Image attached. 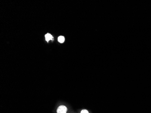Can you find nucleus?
Instances as JSON below:
<instances>
[{
  "label": "nucleus",
  "mask_w": 151,
  "mask_h": 113,
  "mask_svg": "<svg viewBox=\"0 0 151 113\" xmlns=\"http://www.w3.org/2000/svg\"><path fill=\"white\" fill-rule=\"evenodd\" d=\"M67 109L64 105H61L57 108V113H66Z\"/></svg>",
  "instance_id": "1"
},
{
  "label": "nucleus",
  "mask_w": 151,
  "mask_h": 113,
  "mask_svg": "<svg viewBox=\"0 0 151 113\" xmlns=\"http://www.w3.org/2000/svg\"><path fill=\"white\" fill-rule=\"evenodd\" d=\"M45 39L47 41H48L50 40L53 39V36H52L51 34H46L45 35Z\"/></svg>",
  "instance_id": "2"
},
{
  "label": "nucleus",
  "mask_w": 151,
  "mask_h": 113,
  "mask_svg": "<svg viewBox=\"0 0 151 113\" xmlns=\"http://www.w3.org/2000/svg\"><path fill=\"white\" fill-rule=\"evenodd\" d=\"M81 113H89V112L86 110H82L81 111Z\"/></svg>",
  "instance_id": "4"
},
{
  "label": "nucleus",
  "mask_w": 151,
  "mask_h": 113,
  "mask_svg": "<svg viewBox=\"0 0 151 113\" xmlns=\"http://www.w3.org/2000/svg\"><path fill=\"white\" fill-rule=\"evenodd\" d=\"M58 41L61 43H63L65 41V38L63 36H60L58 38Z\"/></svg>",
  "instance_id": "3"
}]
</instances>
